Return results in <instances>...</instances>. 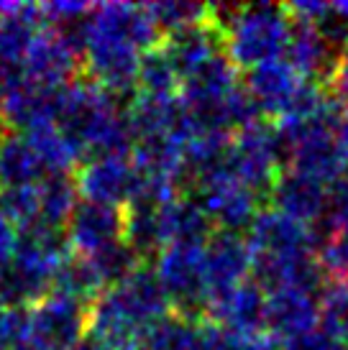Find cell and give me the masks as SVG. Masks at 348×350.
Here are the masks:
<instances>
[{
	"label": "cell",
	"instance_id": "cell-1",
	"mask_svg": "<svg viewBox=\"0 0 348 350\" xmlns=\"http://www.w3.org/2000/svg\"><path fill=\"white\" fill-rule=\"evenodd\" d=\"M159 46V29L146 5L134 3H100L92 5L85 21L87 79L105 88L110 95H126L138 88L141 57Z\"/></svg>",
	"mask_w": 348,
	"mask_h": 350
},
{
	"label": "cell",
	"instance_id": "cell-2",
	"mask_svg": "<svg viewBox=\"0 0 348 350\" xmlns=\"http://www.w3.org/2000/svg\"><path fill=\"white\" fill-rule=\"evenodd\" d=\"M116 95L92 79H72L62 88L57 126L85 148L87 156H128L136 136Z\"/></svg>",
	"mask_w": 348,
	"mask_h": 350
},
{
	"label": "cell",
	"instance_id": "cell-3",
	"mask_svg": "<svg viewBox=\"0 0 348 350\" xmlns=\"http://www.w3.org/2000/svg\"><path fill=\"white\" fill-rule=\"evenodd\" d=\"M69 256L67 238L57 228L39 223L23 230L18 251L8 269L0 271V304H36L54 286L62 261Z\"/></svg>",
	"mask_w": 348,
	"mask_h": 350
},
{
	"label": "cell",
	"instance_id": "cell-4",
	"mask_svg": "<svg viewBox=\"0 0 348 350\" xmlns=\"http://www.w3.org/2000/svg\"><path fill=\"white\" fill-rule=\"evenodd\" d=\"M292 16L282 5H241L231 23L223 29L225 54L236 69H256L287 54Z\"/></svg>",
	"mask_w": 348,
	"mask_h": 350
},
{
	"label": "cell",
	"instance_id": "cell-5",
	"mask_svg": "<svg viewBox=\"0 0 348 350\" xmlns=\"http://www.w3.org/2000/svg\"><path fill=\"white\" fill-rule=\"evenodd\" d=\"M154 273L166 297L187 320L208 307L205 282V243H174L154 258Z\"/></svg>",
	"mask_w": 348,
	"mask_h": 350
},
{
	"label": "cell",
	"instance_id": "cell-6",
	"mask_svg": "<svg viewBox=\"0 0 348 350\" xmlns=\"http://www.w3.org/2000/svg\"><path fill=\"white\" fill-rule=\"evenodd\" d=\"M287 156L277 126H266L264 120L238 131L228 151V172L251 187L256 195L266 192L282 174V159Z\"/></svg>",
	"mask_w": 348,
	"mask_h": 350
},
{
	"label": "cell",
	"instance_id": "cell-7",
	"mask_svg": "<svg viewBox=\"0 0 348 350\" xmlns=\"http://www.w3.org/2000/svg\"><path fill=\"white\" fill-rule=\"evenodd\" d=\"M85 51V26L72 31L41 29L23 59V72L41 88H64L77 75Z\"/></svg>",
	"mask_w": 348,
	"mask_h": 350
},
{
	"label": "cell",
	"instance_id": "cell-8",
	"mask_svg": "<svg viewBox=\"0 0 348 350\" xmlns=\"http://www.w3.org/2000/svg\"><path fill=\"white\" fill-rule=\"evenodd\" d=\"M82 202L126 210L138 192V172L131 156H92L75 176Z\"/></svg>",
	"mask_w": 348,
	"mask_h": 350
},
{
	"label": "cell",
	"instance_id": "cell-9",
	"mask_svg": "<svg viewBox=\"0 0 348 350\" xmlns=\"http://www.w3.org/2000/svg\"><path fill=\"white\" fill-rule=\"evenodd\" d=\"M128 123L134 131L136 141L144 138H174L182 146L197 133L195 120L190 116L182 98L174 95H149L136 92L131 98V105L126 107Z\"/></svg>",
	"mask_w": 348,
	"mask_h": 350
},
{
	"label": "cell",
	"instance_id": "cell-10",
	"mask_svg": "<svg viewBox=\"0 0 348 350\" xmlns=\"http://www.w3.org/2000/svg\"><path fill=\"white\" fill-rule=\"evenodd\" d=\"M200 197L197 202L208 215L210 225L221 228V233H238L243 228H251L259 210V195L231 172H223L197 185Z\"/></svg>",
	"mask_w": 348,
	"mask_h": 350
},
{
	"label": "cell",
	"instance_id": "cell-11",
	"mask_svg": "<svg viewBox=\"0 0 348 350\" xmlns=\"http://www.w3.org/2000/svg\"><path fill=\"white\" fill-rule=\"evenodd\" d=\"M87 332L85 304L51 292L29 310V342L47 350H69Z\"/></svg>",
	"mask_w": 348,
	"mask_h": 350
},
{
	"label": "cell",
	"instance_id": "cell-12",
	"mask_svg": "<svg viewBox=\"0 0 348 350\" xmlns=\"http://www.w3.org/2000/svg\"><path fill=\"white\" fill-rule=\"evenodd\" d=\"M146 332L149 327L138 320L116 286H108L87 310V335L108 350H136L144 342Z\"/></svg>",
	"mask_w": 348,
	"mask_h": 350
},
{
	"label": "cell",
	"instance_id": "cell-13",
	"mask_svg": "<svg viewBox=\"0 0 348 350\" xmlns=\"http://www.w3.org/2000/svg\"><path fill=\"white\" fill-rule=\"evenodd\" d=\"M126 213L105 204L79 202L64 228V238L72 253L92 258L123 241Z\"/></svg>",
	"mask_w": 348,
	"mask_h": 350
},
{
	"label": "cell",
	"instance_id": "cell-14",
	"mask_svg": "<svg viewBox=\"0 0 348 350\" xmlns=\"http://www.w3.org/2000/svg\"><path fill=\"white\" fill-rule=\"evenodd\" d=\"M253 253L241 233H215L205 243V282L208 299L249 282Z\"/></svg>",
	"mask_w": 348,
	"mask_h": 350
},
{
	"label": "cell",
	"instance_id": "cell-15",
	"mask_svg": "<svg viewBox=\"0 0 348 350\" xmlns=\"http://www.w3.org/2000/svg\"><path fill=\"white\" fill-rule=\"evenodd\" d=\"M246 243L256 256H292V253H315L318 235L310 225H302L287 215L261 210L249 228Z\"/></svg>",
	"mask_w": 348,
	"mask_h": 350
},
{
	"label": "cell",
	"instance_id": "cell-16",
	"mask_svg": "<svg viewBox=\"0 0 348 350\" xmlns=\"http://www.w3.org/2000/svg\"><path fill=\"white\" fill-rule=\"evenodd\" d=\"M251 276L266 294L277 292V289H297V292L320 294V289L325 286V273L320 269L315 253L256 256Z\"/></svg>",
	"mask_w": 348,
	"mask_h": 350
},
{
	"label": "cell",
	"instance_id": "cell-17",
	"mask_svg": "<svg viewBox=\"0 0 348 350\" xmlns=\"http://www.w3.org/2000/svg\"><path fill=\"white\" fill-rule=\"evenodd\" d=\"M269 200L274 210L287 215L302 225L315 228L328 217L330 210V189L297 172H282L269 189Z\"/></svg>",
	"mask_w": 348,
	"mask_h": 350
},
{
	"label": "cell",
	"instance_id": "cell-18",
	"mask_svg": "<svg viewBox=\"0 0 348 350\" xmlns=\"http://www.w3.org/2000/svg\"><path fill=\"white\" fill-rule=\"evenodd\" d=\"M205 312L213 325L231 335L266 330V292L256 282H243L231 292L210 297Z\"/></svg>",
	"mask_w": 348,
	"mask_h": 350
},
{
	"label": "cell",
	"instance_id": "cell-19",
	"mask_svg": "<svg viewBox=\"0 0 348 350\" xmlns=\"http://www.w3.org/2000/svg\"><path fill=\"white\" fill-rule=\"evenodd\" d=\"M305 82L310 79L300 77L287 59H274L249 72L246 90L251 92L261 113H269L279 120L295 107Z\"/></svg>",
	"mask_w": 348,
	"mask_h": 350
},
{
	"label": "cell",
	"instance_id": "cell-20",
	"mask_svg": "<svg viewBox=\"0 0 348 350\" xmlns=\"http://www.w3.org/2000/svg\"><path fill=\"white\" fill-rule=\"evenodd\" d=\"M340 51L333 49L315 23L292 18V33L287 44V62L295 72L310 82H330L338 67Z\"/></svg>",
	"mask_w": 348,
	"mask_h": 350
},
{
	"label": "cell",
	"instance_id": "cell-21",
	"mask_svg": "<svg viewBox=\"0 0 348 350\" xmlns=\"http://www.w3.org/2000/svg\"><path fill=\"white\" fill-rule=\"evenodd\" d=\"M318 297L297 289H277L266 294V330L277 340L290 342L305 332L318 330Z\"/></svg>",
	"mask_w": 348,
	"mask_h": 350
},
{
	"label": "cell",
	"instance_id": "cell-22",
	"mask_svg": "<svg viewBox=\"0 0 348 350\" xmlns=\"http://www.w3.org/2000/svg\"><path fill=\"white\" fill-rule=\"evenodd\" d=\"M164 49L172 59L179 79H184L200 67H205L208 62H213L215 57L225 54V36H223L221 26L208 18L197 26L172 33Z\"/></svg>",
	"mask_w": 348,
	"mask_h": 350
},
{
	"label": "cell",
	"instance_id": "cell-23",
	"mask_svg": "<svg viewBox=\"0 0 348 350\" xmlns=\"http://www.w3.org/2000/svg\"><path fill=\"white\" fill-rule=\"evenodd\" d=\"M41 10L31 3H0V67H21L39 33Z\"/></svg>",
	"mask_w": 348,
	"mask_h": 350
},
{
	"label": "cell",
	"instance_id": "cell-24",
	"mask_svg": "<svg viewBox=\"0 0 348 350\" xmlns=\"http://www.w3.org/2000/svg\"><path fill=\"white\" fill-rule=\"evenodd\" d=\"M23 136L41 159L47 174H69L75 166L85 164L87 151L57 123H39L36 128L26 131Z\"/></svg>",
	"mask_w": 348,
	"mask_h": 350
},
{
	"label": "cell",
	"instance_id": "cell-25",
	"mask_svg": "<svg viewBox=\"0 0 348 350\" xmlns=\"http://www.w3.org/2000/svg\"><path fill=\"white\" fill-rule=\"evenodd\" d=\"M116 289L123 294V299L128 301V307L138 314V320L144 322L151 330L156 322H162L169 317V307L172 301L166 297L164 286L159 284L154 269L138 266L131 276H126L121 284H116Z\"/></svg>",
	"mask_w": 348,
	"mask_h": 350
},
{
	"label": "cell",
	"instance_id": "cell-26",
	"mask_svg": "<svg viewBox=\"0 0 348 350\" xmlns=\"http://www.w3.org/2000/svg\"><path fill=\"white\" fill-rule=\"evenodd\" d=\"M159 225L164 245L174 243H208L210 238V220L203 207L192 197H177L172 202L159 207Z\"/></svg>",
	"mask_w": 348,
	"mask_h": 350
},
{
	"label": "cell",
	"instance_id": "cell-27",
	"mask_svg": "<svg viewBox=\"0 0 348 350\" xmlns=\"http://www.w3.org/2000/svg\"><path fill=\"white\" fill-rule=\"evenodd\" d=\"M44 176H47V169L26 136L3 138L0 144V187L3 189L41 185Z\"/></svg>",
	"mask_w": 348,
	"mask_h": 350
},
{
	"label": "cell",
	"instance_id": "cell-28",
	"mask_svg": "<svg viewBox=\"0 0 348 350\" xmlns=\"http://www.w3.org/2000/svg\"><path fill=\"white\" fill-rule=\"evenodd\" d=\"M54 289L59 294L69 297V299L85 304V301H95L108 286L100 279V273H97V269L92 266L90 258L77 256V253H69L67 258L62 261V266H59L57 279H54Z\"/></svg>",
	"mask_w": 348,
	"mask_h": 350
},
{
	"label": "cell",
	"instance_id": "cell-29",
	"mask_svg": "<svg viewBox=\"0 0 348 350\" xmlns=\"http://www.w3.org/2000/svg\"><path fill=\"white\" fill-rule=\"evenodd\" d=\"M41 200V223L49 228H67L69 217L79 204V192L75 179L69 174H47L39 185Z\"/></svg>",
	"mask_w": 348,
	"mask_h": 350
},
{
	"label": "cell",
	"instance_id": "cell-30",
	"mask_svg": "<svg viewBox=\"0 0 348 350\" xmlns=\"http://www.w3.org/2000/svg\"><path fill=\"white\" fill-rule=\"evenodd\" d=\"M146 10L159 33L166 31L169 36L210 18V5H200L192 0H159V3H149Z\"/></svg>",
	"mask_w": 348,
	"mask_h": 350
},
{
	"label": "cell",
	"instance_id": "cell-31",
	"mask_svg": "<svg viewBox=\"0 0 348 350\" xmlns=\"http://www.w3.org/2000/svg\"><path fill=\"white\" fill-rule=\"evenodd\" d=\"M177 85H182V79L177 75V69H174L164 46L159 44V46L146 51L141 57V67H138V92L174 95Z\"/></svg>",
	"mask_w": 348,
	"mask_h": 350
},
{
	"label": "cell",
	"instance_id": "cell-32",
	"mask_svg": "<svg viewBox=\"0 0 348 350\" xmlns=\"http://www.w3.org/2000/svg\"><path fill=\"white\" fill-rule=\"evenodd\" d=\"M0 215L16 225V230L23 233L41 223V200L39 185L16 187V189H0Z\"/></svg>",
	"mask_w": 348,
	"mask_h": 350
},
{
	"label": "cell",
	"instance_id": "cell-33",
	"mask_svg": "<svg viewBox=\"0 0 348 350\" xmlns=\"http://www.w3.org/2000/svg\"><path fill=\"white\" fill-rule=\"evenodd\" d=\"M320 327L338 340L348 338V282H330L318 294Z\"/></svg>",
	"mask_w": 348,
	"mask_h": 350
},
{
	"label": "cell",
	"instance_id": "cell-34",
	"mask_svg": "<svg viewBox=\"0 0 348 350\" xmlns=\"http://www.w3.org/2000/svg\"><path fill=\"white\" fill-rule=\"evenodd\" d=\"M39 10H41V21L49 23V29L72 31L85 26L92 5L77 3V0H57V3H44V5H39Z\"/></svg>",
	"mask_w": 348,
	"mask_h": 350
},
{
	"label": "cell",
	"instance_id": "cell-35",
	"mask_svg": "<svg viewBox=\"0 0 348 350\" xmlns=\"http://www.w3.org/2000/svg\"><path fill=\"white\" fill-rule=\"evenodd\" d=\"M29 342V310L0 304V350H18Z\"/></svg>",
	"mask_w": 348,
	"mask_h": 350
},
{
	"label": "cell",
	"instance_id": "cell-36",
	"mask_svg": "<svg viewBox=\"0 0 348 350\" xmlns=\"http://www.w3.org/2000/svg\"><path fill=\"white\" fill-rule=\"evenodd\" d=\"M184 350H231V342H228V335L218 325H213V322L203 325V322L195 320Z\"/></svg>",
	"mask_w": 348,
	"mask_h": 350
},
{
	"label": "cell",
	"instance_id": "cell-37",
	"mask_svg": "<svg viewBox=\"0 0 348 350\" xmlns=\"http://www.w3.org/2000/svg\"><path fill=\"white\" fill-rule=\"evenodd\" d=\"M284 350H346V342L318 327V330L305 332L300 338L284 342Z\"/></svg>",
	"mask_w": 348,
	"mask_h": 350
},
{
	"label": "cell",
	"instance_id": "cell-38",
	"mask_svg": "<svg viewBox=\"0 0 348 350\" xmlns=\"http://www.w3.org/2000/svg\"><path fill=\"white\" fill-rule=\"evenodd\" d=\"M18 241H21V233L16 230V225L0 215V271L10 266L13 256L18 251Z\"/></svg>",
	"mask_w": 348,
	"mask_h": 350
},
{
	"label": "cell",
	"instance_id": "cell-39",
	"mask_svg": "<svg viewBox=\"0 0 348 350\" xmlns=\"http://www.w3.org/2000/svg\"><path fill=\"white\" fill-rule=\"evenodd\" d=\"M330 85H333V90H336V98H338L340 103H348V44H346V49L340 51L338 67H336V72H333Z\"/></svg>",
	"mask_w": 348,
	"mask_h": 350
},
{
	"label": "cell",
	"instance_id": "cell-40",
	"mask_svg": "<svg viewBox=\"0 0 348 350\" xmlns=\"http://www.w3.org/2000/svg\"><path fill=\"white\" fill-rule=\"evenodd\" d=\"M338 144L348 164V110H343V118H340V123H338Z\"/></svg>",
	"mask_w": 348,
	"mask_h": 350
},
{
	"label": "cell",
	"instance_id": "cell-41",
	"mask_svg": "<svg viewBox=\"0 0 348 350\" xmlns=\"http://www.w3.org/2000/svg\"><path fill=\"white\" fill-rule=\"evenodd\" d=\"M69 350H108V348L103 345V342H97L95 338H90V335H85L82 340H77Z\"/></svg>",
	"mask_w": 348,
	"mask_h": 350
},
{
	"label": "cell",
	"instance_id": "cell-42",
	"mask_svg": "<svg viewBox=\"0 0 348 350\" xmlns=\"http://www.w3.org/2000/svg\"><path fill=\"white\" fill-rule=\"evenodd\" d=\"M18 350H47V348H41V345H36V342H23Z\"/></svg>",
	"mask_w": 348,
	"mask_h": 350
},
{
	"label": "cell",
	"instance_id": "cell-43",
	"mask_svg": "<svg viewBox=\"0 0 348 350\" xmlns=\"http://www.w3.org/2000/svg\"><path fill=\"white\" fill-rule=\"evenodd\" d=\"M3 138H5V136H3V131H0V144H3Z\"/></svg>",
	"mask_w": 348,
	"mask_h": 350
},
{
	"label": "cell",
	"instance_id": "cell-44",
	"mask_svg": "<svg viewBox=\"0 0 348 350\" xmlns=\"http://www.w3.org/2000/svg\"><path fill=\"white\" fill-rule=\"evenodd\" d=\"M343 342H346V350H348V338H346V340H343Z\"/></svg>",
	"mask_w": 348,
	"mask_h": 350
}]
</instances>
